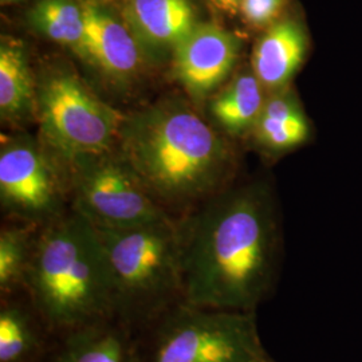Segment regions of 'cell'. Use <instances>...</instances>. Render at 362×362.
Masks as SVG:
<instances>
[{
	"label": "cell",
	"mask_w": 362,
	"mask_h": 362,
	"mask_svg": "<svg viewBox=\"0 0 362 362\" xmlns=\"http://www.w3.org/2000/svg\"><path fill=\"white\" fill-rule=\"evenodd\" d=\"M15 1H21V0H1V4H10V3H15Z\"/></svg>",
	"instance_id": "22"
},
{
	"label": "cell",
	"mask_w": 362,
	"mask_h": 362,
	"mask_svg": "<svg viewBox=\"0 0 362 362\" xmlns=\"http://www.w3.org/2000/svg\"><path fill=\"white\" fill-rule=\"evenodd\" d=\"M110 152L70 164L71 209L95 228H129L172 219L124 157Z\"/></svg>",
	"instance_id": "7"
},
{
	"label": "cell",
	"mask_w": 362,
	"mask_h": 362,
	"mask_svg": "<svg viewBox=\"0 0 362 362\" xmlns=\"http://www.w3.org/2000/svg\"><path fill=\"white\" fill-rule=\"evenodd\" d=\"M252 132L260 145L282 152L305 143L310 125L296 93L287 86L269 93Z\"/></svg>",
	"instance_id": "15"
},
{
	"label": "cell",
	"mask_w": 362,
	"mask_h": 362,
	"mask_svg": "<svg viewBox=\"0 0 362 362\" xmlns=\"http://www.w3.org/2000/svg\"><path fill=\"white\" fill-rule=\"evenodd\" d=\"M285 6L286 0H243L239 13L248 25L269 28L279 21Z\"/></svg>",
	"instance_id": "20"
},
{
	"label": "cell",
	"mask_w": 362,
	"mask_h": 362,
	"mask_svg": "<svg viewBox=\"0 0 362 362\" xmlns=\"http://www.w3.org/2000/svg\"><path fill=\"white\" fill-rule=\"evenodd\" d=\"M240 52V40L214 23H197L173 52L176 77L194 97H204L228 77Z\"/></svg>",
	"instance_id": "9"
},
{
	"label": "cell",
	"mask_w": 362,
	"mask_h": 362,
	"mask_svg": "<svg viewBox=\"0 0 362 362\" xmlns=\"http://www.w3.org/2000/svg\"><path fill=\"white\" fill-rule=\"evenodd\" d=\"M137 339L140 362H275L262 344L255 311L182 302Z\"/></svg>",
	"instance_id": "5"
},
{
	"label": "cell",
	"mask_w": 362,
	"mask_h": 362,
	"mask_svg": "<svg viewBox=\"0 0 362 362\" xmlns=\"http://www.w3.org/2000/svg\"><path fill=\"white\" fill-rule=\"evenodd\" d=\"M243 0H212V3L226 13H239Z\"/></svg>",
	"instance_id": "21"
},
{
	"label": "cell",
	"mask_w": 362,
	"mask_h": 362,
	"mask_svg": "<svg viewBox=\"0 0 362 362\" xmlns=\"http://www.w3.org/2000/svg\"><path fill=\"white\" fill-rule=\"evenodd\" d=\"M267 95L264 86L251 69L239 73L215 95L209 110L223 129L233 134H242L254 128Z\"/></svg>",
	"instance_id": "17"
},
{
	"label": "cell",
	"mask_w": 362,
	"mask_h": 362,
	"mask_svg": "<svg viewBox=\"0 0 362 362\" xmlns=\"http://www.w3.org/2000/svg\"><path fill=\"white\" fill-rule=\"evenodd\" d=\"M35 81L40 137L54 155L71 164L112 151L125 117L103 103L71 67L50 66Z\"/></svg>",
	"instance_id": "6"
},
{
	"label": "cell",
	"mask_w": 362,
	"mask_h": 362,
	"mask_svg": "<svg viewBox=\"0 0 362 362\" xmlns=\"http://www.w3.org/2000/svg\"><path fill=\"white\" fill-rule=\"evenodd\" d=\"M26 294L55 338L115 318L104 247L73 209L39 228Z\"/></svg>",
	"instance_id": "3"
},
{
	"label": "cell",
	"mask_w": 362,
	"mask_h": 362,
	"mask_svg": "<svg viewBox=\"0 0 362 362\" xmlns=\"http://www.w3.org/2000/svg\"><path fill=\"white\" fill-rule=\"evenodd\" d=\"M95 230L107 262L116 320L140 334L185 302L176 220Z\"/></svg>",
	"instance_id": "4"
},
{
	"label": "cell",
	"mask_w": 362,
	"mask_h": 362,
	"mask_svg": "<svg viewBox=\"0 0 362 362\" xmlns=\"http://www.w3.org/2000/svg\"><path fill=\"white\" fill-rule=\"evenodd\" d=\"M122 15L146 54H173L197 25L191 0H128Z\"/></svg>",
	"instance_id": "11"
},
{
	"label": "cell",
	"mask_w": 362,
	"mask_h": 362,
	"mask_svg": "<svg viewBox=\"0 0 362 362\" xmlns=\"http://www.w3.org/2000/svg\"><path fill=\"white\" fill-rule=\"evenodd\" d=\"M27 21L40 35L86 55L85 6L77 0H39L27 13Z\"/></svg>",
	"instance_id": "18"
},
{
	"label": "cell",
	"mask_w": 362,
	"mask_h": 362,
	"mask_svg": "<svg viewBox=\"0 0 362 362\" xmlns=\"http://www.w3.org/2000/svg\"><path fill=\"white\" fill-rule=\"evenodd\" d=\"M37 81L21 42L3 38L0 45V113L7 121L35 116Z\"/></svg>",
	"instance_id": "16"
},
{
	"label": "cell",
	"mask_w": 362,
	"mask_h": 362,
	"mask_svg": "<svg viewBox=\"0 0 362 362\" xmlns=\"http://www.w3.org/2000/svg\"><path fill=\"white\" fill-rule=\"evenodd\" d=\"M83 6L86 16L85 59L109 77L125 79L134 76L145 52L124 18H117L94 0L83 1Z\"/></svg>",
	"instance_id": "10"
},
{
	"label": "cell",
	"mask_w": 362,
	"mask_h": 362,
	"mask_svg": "<svg viewBox=\"0 0 362 362\" xmlns=\"http://www.w3.org/2000/svg\"><path fill=\"white\" fill-rule=\"evenodd\" d=\"M118 144L124 160L165 209L194 207L221 191L230 161L227 146L180 100L125 117Z\"/></svg>",
	"instance_id": "2"
},
{
	"label": "cell",
	"mask_w": 362,
	"mask_h": 362,
	"mask_svg": "<svg viewBox=\"0 0 362 362\" xmlns=\"http://www.w3.org/2000/svg\"><path fill=\"white\" fill-rule=\"evenodd\" d=\"M185 302L219 310L255 311L279 274V233L262 187L220 191L176 220Z\"/></svg>",
	"instance_id": "1"
},
{
	"label": "cell",
	"mask_w": 362,
	"mask_h": 362,
	"mask_svg": "<svg viewBox=\"0 0 362 362\" xmlns=\"http://www.w3.org/2000/svg\"><path fill=\"white\" fill-rule=\"evenodd\" d=\"M309 35L297 19H279L266 28L252 52L251 69L266 90L285 89L303 65Z\"/></svg>",
	"instance_id": "13"
},
{
	"label": "cell",
	"mask_w": 362,
	"mask_h": 362,
	"mask_svg": "<svg viewBox=\"0 0 362 362\" xmlns=\"http://www.w3.org/2000/svg\"><path fill=\"white\" fill-rule=\"evenodd\" d=\"M43 362H140L139 339L116 318L58 337Z\"/></svg>",
	"instance_id": "12"
},
{
	"label": "cell",
	"mask_w": 362,
	"mask_h": 362,
	"mask_svg": "<svg viewBox=\"0 0 362 362\" xmlns=\"http://www.w3.org/2000/svg\"><path fill=\"white\" fill-rule=\"evenodd\" d=\"M39 226H7L0 233V297L26 293V279Z\"/></svg>",
	"instance_id": "19"
},
{
	"label": "cell",
	"mask_w": 362,
	"mask_h": 362,
	"mask_svg": "<svg viewBox=\"0 0 362 362\" xmlns=\"http://www.w3.org/2000/svg\"><path fill=\"white\" fill-rule=\"evenodd\" d=\"M55 339L26 293L0 299V362H43Z\"/></svg>",
	"instance_id": "14"
},
{
	"label": "cell",
	"mask_w": 362,
	"mask_h": 362,
	"mask_svg": "<svg viewBox=\"0 0 362 362\" xmlns=\"http://www.w3.org/2000/svg\"><path fill=\"white\" fill-rule=\"evenodd\" d=\"M0 200L6 214L39 227L65 214V187L35 144L28 140L3 144Z\"/></svg>",
	"instance_id": "8"
}]
</instances>
